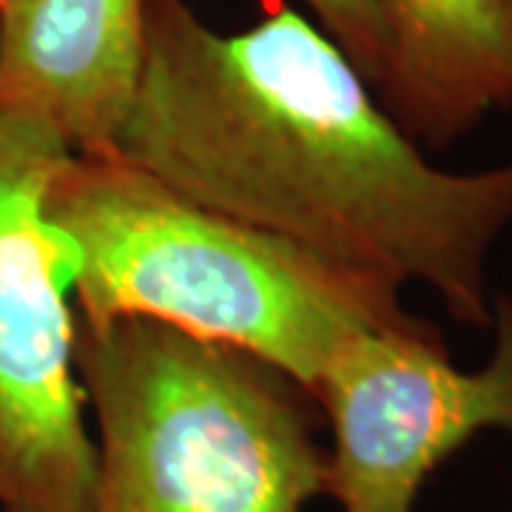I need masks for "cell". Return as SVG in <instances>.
<instances>
[{
    "label": "cell",
    "instance_id": "obj_1",
    "mask_svg": "<svg viewBox=\"0 0 512 512\" xmlns=\"http://www.w3.org/2000/svg\"><path fill=\"white\" fill-rule=\"evenodd\" d=\"M114 157L330 265L427 285L461 325H493L487 262L512 225V160L430 163L291 6L220 32L188 0H148Z\"/></svg>",
    "mask_w": 512,
    "mask_h": 512
},
{
    "label": "cell",
    "instance_id": "obj_2",
    "mask_svg": "<svg viewBox=\"0 0 512 512\" xmlns=\"http://www.w3.org/2000/svg\"><path fill=\"white\" fill-rule=\"evenodd\" d=\"M80 248L74 313L151 319L220 342L313 390L365 330L441 336L402 288L356 274L185 197L114 154H72L46 197Z\"/></svg>",
    "mask_w": 512,
    "mask_h": 512
},
{
    "label": "cell",
    "instance_id": "obj_3",
    "mask_svg": "<svg viewBox=\"0 0 512 512\" xmlns=\"http://www.w3.org/2000/svg\"><path fill=\"white\" fill-rule=\"evenodd\" d=\"M97 421L92 512H305L330 458L308 390L276 367L151 319L74 313Z\"/></svg>",
    "mask_w": 512,
    "mask_h": 512
},
{
    "label": "cell",
    "instance_id": "obj_4",
    "mask_svg": "<svg viewBox=\"0 0 512 512\" xmlns=\"http://www.w3.org/2000/svg\"><path fill=\"white\" fill-rule=\"evenodd\" d=\"M72 154L46 120L0 103V512H92L97 453L74 367L83 259L46 211Z\"/></svg>",
    "mask_w": 512,
    "mask_h": 512
},
{
    "label": "cell",
    "instance_id": "obj_5",
    "mask_svg": "<svg viewBox=\"0 0 512 512\" xmlns=\"http://www.w3.org/2000/svg\"><path fill=\"white\" fill-rule=\"evenodd\" d=\"M487 365L441 336L365 330L330 359L313 402L330 427L328 498L342 512H416L430 476L481 433L512 439V293L493 296Z\"/></svg>",
    "mask_w": 512,
    "mask_h": 512
},
{
    "label": "cell",
    "instance_id": "obj_6",
    "mask_svg": "<svg viewBox=\"0 0 512 512\" xmlns=\"http://www.w3.org/2000/svg\"><path fill=\"white\" fill-rule=\"evenodd\" d=\"M148 0H12L0 9V103L74 154H114L146 49Z\"/></svg>",
    "mask_w": 512,
    "mask_h": 512
},
{
    "label": "cell",
    "instance_id": "obj_7",
    "mask_svg": "<svg viewBox=\"0 0 512 512\" xmlns=\"http://www.w3.org/2000/svg\"><path fill=\"white\" fill-rule=\"evenodd\" d=\"M373 3L387 32L376 97L416 146H453L512 106V0Z\"/></svg>",
    "mask_w": 512,
    "mask_h": 512
},
{
    "label": "cell",
    "instance_id": "obj_8",
    "mask_svg": "<svg viewBox=\"0 0 512 512\" xmlns=\"http://www.w3.org/2000/svg\"><path fill=\"white\" fill-rule=\"evenodd\" d=\"M313 23L348 55L373 92L387 63V32L373 0H302Z\"/></svg>",
    "mask_w": 512,
    "mask_h": 512
},
{
    "label": "cell",
    "instance_id": "obj_9",
    "mask_svg": "<svg viewBox=\"0 0 512 512\" xmlns=\"http://www.w3.org/2000/svg\"><path fill=\"white\" fill-rule=\"evenodd\" d=\"M6 3H12V0H0V9H3V6H6Z\"/></svg>",
    "mask_w": 512,
    "mask_h": 512
}]
</instances>
